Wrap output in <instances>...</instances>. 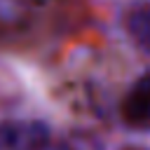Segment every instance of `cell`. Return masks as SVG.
Listing matches in <instances>:
<instances>
[{
	"label": "cell",
	"instance_id": "6da1fadb",
	"mask_svg": "<svg viewBox=\"0 0 150 150\" xmlns=\"http://www.w3.org/2000/svg\"><path fill=\"white\" fill-rule=\"evenodd\" d=\"M49 141V127L40 120L0 122V150H42Z\"/></svg>",
	"mask_w": 150,
	"mask_h": 150
},
{
	"label": "cell",
	"instance_id": "7a4b0ae2",
	"mask_svg": "<svg viewBox=\"0 0 150 150\" xmlns=\"http://www.w3.org/2000/svg\"><path fill=\"white\" fill-rule=\"evenodd\" d=\"M122 120L131 129L150 131V73H143L122 101Z\"/></svg>",
	"mask_w": 150,
	"mask_h": 150
},
{
	"label": "cell",
	"instance_id": "3957f363",
	"mask_svg": "<svg viewBox=\"0 0 150 150\" xmlns=\"http://www.w3.org/2000/svg\"><path fill=\"white\" fill-rule=\"evenodd\" d=\"M124 28L131 40L150 54V0H136L124 12Z\"/></svg>",
	"mask_w": 150,
	"mask_h": 150
},
{
	"label": "cell",
	"instance_id": "277c9868",
	"mask_svg": "<svg viewBox=\"0 0 150 150\" xmlns=\"http://www.w3.org/2000/svg\"><path fill=\"white\" fill-rule=\"evenodd\" d=\"M42 150H75V148H70L68 143H52V141H49Z\"/></svg>",
	"mask_w": 150,
	"mask_h": 150
}]
</instances>
